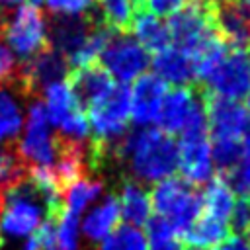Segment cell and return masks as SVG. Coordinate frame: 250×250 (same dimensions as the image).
Wrapping results in <instances>:
<instances>
[{
    "label": "cell",
    "instance_id": "obj_1",
    "mask_svg": "<svg viewBox=\"0 0 250 250\" xmlns=\"http://www.w3.org/2000/svg\"><path fill=\"white\" fill-rule=\"evenodd\" d=\"M113 158L123 160L135 182H160L178 168V143L158 127H137L115 145Z\"/></svg>",
    "mask_w": 250,
    "mask_h": 250
},
{
    "label": "cell",
    "instance_id": "obj_2",
    "mask_svg": "<svg viewBox=\"0 0 250 250\" xmlns=\"http://www.w3.org/2000/svg\"><path fill=\"white\" fill-rule=\"evenodd\" d=\"M88 109V127H90V141L113 156L115 145L125 137L127 123L131 117L129 105V90L125 84H113L105 94L96 98L86 105Z\"/></svg>",
    "mask_w": 250,
    "mask_h": 250
},
{
    "label": "cell",
    "instance_id": "obj_3",
    "mask_svg": "<svg viewBox=\"0 0 250 250\" xmlns=\"http://www.w3.org/2000/svg\"><path fill=\"white\" fill-rule=\"evenodd\" d=\"M148 197L154 215L166 219L180 240L201 215V191H197L182 178L170 176L156 182Z\"/></svg>",
    "mask_w": 250,
    "mask_h": 250
},
{
    "label": "cell",
    "instance_id": "obj_4",
    "mask_svg": "<svg viewBox=\"0 0 250 250\" xmlns=\"http://www.w3.org/2000/svg\"><path fill=\"white\" fill-rule=\"evenodd\" d=\"M178 168L182 172V180L193 188L203 186L213 178V158L205 107L199 113H195L193 119L180 133Z\"/></svg>",
    "mask_w": 250,
    "mask_h": 250
},
{
    "label": "cell",
    "instance_id": "obj_5",
    "mask_svg": "<svg viewBox=\"0 0 250 250\" xmlns=\"http://www.w3.org/2000/svg\"><path fill=\"white\" fill-rule=\"evenodd\" d=\"M43 98L49 125H55L59 129V137L74 143H86V139L90 137L88 119L70 84L66 80L53 82L43 88Z\"/></svg>",
    "mask_w": 250,
    "mask_h": 250
},
{
    "label": "cell",
    "instance_id": "obj_6",
    "mask_svg": "<svg viewBox=\"0 0 250 250\" xmlns=\"http://www.w3.org/2000/svg\"><path fill=\"white\" fill-rule=\"evenodd\" d=\"M170 33V45L184 51L189 59L217 33L215 21H213V10L209 0H197L189 2L182 10H178L174 16H170L168 23Z\"/></svg>",
    "mask_w": 250,
    "mask_h": 250
},
{
    "label": "cell",
    "instance_id": "obj_7",
    "mask_svg": "<svg viewBox=\"0 0 250 250\" xmlns=\"http://www.w3.org/2000/svg\"><path fill=\"white\" fill-rule=\"evenodd\" d=\"M2 35L8 49L14 51L23 62L49 45L47 21L41 10L31 4H21L10 18H6Z\"/></svg>",
    "mask_w": 250,
    "mask_h": 250
},
{
    "label": "cell",
    "instance_id": "obj_8",
    "mask_svg": "<svg viewBox=\"0 0 250 250\" xmlns=\"http://www.w3.org/2000/svg\"><path fill=\"white\" fill-rule=\"evenodd\" d=\"M16 150L27 168H51L57 158V135L51 133L49 119L41 102H33L27 109V125Z\"/></svg>",
    "mask_w": 250,
    "mask_h": 250
},
{
    "label": "cell",
    "instance_id": "obj_9",
    "mask_svg": "<svg viewBox=\"0 0 250 250\" xmlns=\"http://www.w3.org/2000/svg\"><path fill=\"white\" fill-rule=\"evenodd\" d=\"M209 143H244L250 129V111L238 102L211 96L203 90Z\"/></svg>",
    "mask_w": 250,
    "mask_h": 250
},
{
    "label": "cell",
    "instance_id": "obj_10",
    "mask_svg": "<svg viewBox=\"0 0 250 250\" xmlns=\"http://www.w3.org/2000/svg\"><path fill=\"white\" fill-rule=\"evenodd\" d=\"M100 66L117 80V84L137 80L150 64L148 53L129 33H113L100 53Z\"/></svg>",
    "mask_w": 250,
    "mask_h": 250
},
{
    "label": "cell",
    "instance_id": "obj_11",
    "mask_svg": "<svg viewBox=\"0 0 250 250\" xmlns=\"http://www.w3.org/2000/svg\"><path fill=\"white\" fill-rule=\"evenodd\" d=\"M205 82H207L205 92H209L211 96L230 102H238L240 98H246L250 92L248 53L229 51Z\"/></svg>",
    "mask_w": 250,
    "mask_h": 250
},
{
    "label": "cell",
    "instance_id": "obj_12",
    "mask_svg": "<svg viewBox=\"0 0 250 250\" xmlns=\"http://www.w3.org/2000/svg\"><path fill=\"white\" fill-rule=\"evenodd\" d=\"M215 29L229 51L248 53L250 49V10L240 0H209Z\"/></svg>",
    "mask_w": 250,
    "mask_h": 250
},
{
    "label": "cell",
    "instance_id": "obj_13",
    "mask_svg": "<svg viewBox=\"0 0 250 250\" xmlns=\"http://www.w3.org/2000/svg\"><path fill=\"white\" fill-rule=\"evenodd\" d=\"M205 107L203 104V90L193 86H178L170 92H166L160 113H158V129L166 135L182 133L184 127L193 119L195 113H199Z\"/></svg>",
    "mask_w": 250,
    "mask_h": 250
},
{
    "label": "cell",
    "instance_id": "obj_14",
    "mask_svg": "<svg viewBox=\"0 0 250 250\" xmlns=\"http://www.w3.org/2000/svg\"><path fill=\"white\" fill-rule=\"evenodd\" d=\"M166 84L156 74H143L129 90L131 117L139 127H150L158 121L160 105L166 96Z\"/></svg>",
    "mask_w": 250,
    "mask_h": 250
},
{
    "label": "cell",
    "instance_id": "obj_15",
    "mask_svg": "<svg viewBox=\"0 0 250 250\" xmlns=\"http://www.w3.org/2000/svg\"><path fill=\"white\" fill-rule=\"evenodd\" d=\"M150 64L154 68V74L164 84L170 82L178 88V86H193V82H195L191 59L184 51L176 49L174 45H168L166 49L156 53L152 57Z\"/></svg>",
    "mask_w": 250,
    "mask_h": 250
},
{
    "label": "cell",
    "instance_id": "obj_16",
    "mask_svg": "<svg viewBox=\"0 0 250 250\" xmlns=\"http://www.w3.org/2000/svg\"><path fill=\"white\" fill-rule=\"evenodd\" d=\"M119 217L121 213H119L117 195L104 197L102 203L92 207V211H88V215L82 221V234L86 238V244L88 246L92 244V248L98 246L119 225Z\"/></svg>",
    "mask_w": 250,
    "mask_h": 250
},
{
    "label": "cell",
    "instance_id": "obj_17",
    "mask_svg": "<svg viewBox=\"0 0 250 250\" xmlns=\"http://www.w3.org/2000/svg\"><path fill=\"white\" fill-rule=\"evenodd\" d=\"M117 203H119V213L125 219V225L131 227H141L150 219V197L148 191L143 188V184L125 178L123 186L119 189L117 195Z\"/></svg>",
    "mask_w": 250,
    "mask_h": 250
},
{
    "label": "cell",
    "instance_id": "obj_18",
    "mask_svg": "<svg viewBox=\"0 0 250 250\" xmlns=\"http://www.w3.org/2000/svg\"><path fill=\"white\" fill-rule=\"evenodd\" d=\"M131 29H133V35H135L133 39L146 53L156 55V53H160L162 49H166L170 45V33H168L166 23L160 18H156L154 14H150L143 8L135 12Z\"/></svg>",
    "mask_w": 250,
    "mask_h": 250
},
{
    "label": "cell",
    "instance_id": "obj_19",
    "mask_svg": "<svg viewBox=\"0 0 250 250\" xmlns=\"http://www.w3.org/2000/svg\"><path fill=\"white\" fill-rule=\"evenodd\" d=\"M234 191L227 184L225 178L219 174L211 178L205 184V189L201 193V213L213 219H219L223 223H229V217L234 207Z\"/></svg>",
    "mask_w": 250,
    "mask_h": 250
},
{
    "label": "cell",
    "instance_id": "obj_20",
    "mask_svg": "<svg viewBox=\"0 0 250 250\" xmlns=\"http://www.w3.org/2000/svg\"><path fill=\"white\" fill-rule=\"evenodd\" d=\"M230 236L229 230V223H223L219 219L207 217V215H199L197 221L191 225V229L186 232V236L182 238V242H188V246L191 248H215L221 242H225Z\"/></svg>",
    "mask_w": 250,
    "mask_h": 250
},
{
    "label": "cell",
    "instance_id": "obj_21",
    "mask_svg": "<svg viewBox=\"0 0 250 250\" xmlns=\"http://www.w3.org/2000/svg\"><path fill=\"white\" fill-rule=\"evenodd\" d=\"M100 21L109 31L129 33L137 8L133 0H100Z\"/></svg>",
    "mask_w": 250,
    "mask_h": 250
},
{
    "label": "cell",
    "instance_id": "obj_22",
    "mask_svg": "<svg viewBox=\"0 0 250 250\" xmlns=\"http://www.w3.org/2000/svg\"><path fill=\"white\" fill-rule=\"evenodd\" d=\"M21 129V105L8 88H0V146L18 137Z\"/></svg>",
    "mask_w": 250,
    "mask_h": 250
},
{
    "label": "cell",
    "instance_id": "obj_23",
    "mask_svg": "<svg viewBox=\"0 0 250 250\" xmlns=\"http://www.w3.org/2000/svg\"><path fill=\"white\" fill-rule=\"evenodd\" d=\"M86 250H148V242L141 229L119 223L98 246Z\"/></svg>",
    "mask_w": 250,
    "mask_h": 250
},
{
    "label": "cell",
    "instance_id": "obj_24",
    "mask_svg": "<svg viewBox=\"0 0 250 250\" xmlns=\"http://www.w3.org/2000/svg\"><path fill=\"white\" fill-rule=\"evenodd\" d=\"M100 193H102V182L100 180H90V178L78 180L76 184H72L64 191V209L74 213V215H80L84 211V207L90 201H94Z\"/></svg>",
    "mask_w": 250,
    "mask_h": 250
},
{
    "label": "cell",
    "instance_id": "obj_25",
    "mask_svg": "<svg viewBox=\"0 0 250 250\" xmlns=\"http://www.w3.org/2000/svg\"><path fill=\"white\" fill-rule=\"evenodd\" d=\"M225 180L232 188V191L236 189L240 195H250V129H248V135L244 137L240 160H238L236 168Z\"/></svg>",
    "mask_w": 250,
    "mask_h": 250
},
{
    "label": "cell",
    "instance_id": "obj_26",
    "mask_svg": "<svg viewBox=\"0 0 250 250\" xmlns=\"http://www.w3.org/2000/svg\"><path fill=\"white\" fill-rule=\"evenodd\" d=\"M229 230L234 236L250 232V195H240L234 201L232 213L229 217Z\"/></svg>",
    "mask_w": 250,
    "mask_h": 250
},
{
    "label": "cell",
    "instance_id": "obj_27",
    "mask_svg": "<svg viewBox=\"0 0 250 250\" xmlns=\"http://www.w3.org/2000/svg\"><path fill=\"white\" fill-rule=\"evenodd\" d=\"M43 4L61 18H80L92 12L94 0H43Z\"/></svg>",
    "mask_w": 250,
    "mask_h": 250
},
{
    "label": "cell",
    "instance_id": "obj_28",
    "mask_svg": "<svg viewBox=\"0 0 250 250\" xmlns=\"http://www.w3.org/2000/svg\"><path fill=\"white\" fill-rule=\"evenodd\" d=\"M4 21H6V16H4V10H0V84H6V82L12 84L18 74V61L4 41V35H2Z\"/></svg>",
    "mask_w": 250,
    "mask_h": 250
},
{
    "label": "cell",
    "instance_id": "obj_29",
    "mask_svg": "<svg viewBox=\"0 0 250 250\" xmlns=\"http://www.w3.org/2000/svg\"><path fill=\"white\" fill-rule=\"evenodd\" d=\"M184 2L186 0H145L141 8L146 10V12H150V14H154L156 18H166V16L170 18L178 10L184 8Z\"/></svg>",
    "mask_w": 250,
    "mask_h": 250
},
{
    "label": "cell",
    "instance_id": "obj_30",
    "mask_svg": "<svg viewBox=\"0 0 250 250\" xmlns=\"http://www.w3.org/2000/svg\"><path fill=\"white\" fill-rule=\"evenodd\" d=\"M148 244H150V250H182V240H180L178 236L152 240V242H148Z\"/></svg>",
    "mask_w": 250,
    "mask_h": 250
},
{
    "label": "cell",
    "instance_id": "obj_31",
    "mask_svg": "<svg viewBox=\"0 0 250 250\" xmlns=\"http://www.w3.org/2000/svg\"><path fill=\"white\" fill-rule=\"evenodd\" d=\"M213 250H250L248 248V244L244 242V238L242 236H229L225 242H221L219 246H215Z\"/></svg>",
    "mask_w": 250,
    "mask_h": 250
},
{
    "label": "cell",
    "instance_id": "obj_32",
    "mask_svg": "<svg viewBox=\"0 0 250 250\" xmlns=\"http://www.w3.org/2000/svg\"><path fill=\"white\" fill-rule=\"evenodd\" d=\"M21 0H0V10H6V8H12V6H18Z\"/></svg>",
    "mask_w": 250,
    "mask_h": 250
},
{
    "label": "cell",
    "instance_id": "obj_33",
    "mask_svg": "<svg viewBox=\"0 0 250 250\" xmlns=\"http://www.w3.org/2000/svg\"><path fill=\"white\" fill-rule=\"evenodd\" d=\"M143 2H145V0H133V4H135V8H137V10L143 6Z\"/></svg>",
    "mask_w": 250,
    "mask_h": 250
},
{
    "label": "cell",
    "instance_id": "obj_34",
    "mask_svg": "<svg viewBox=\"0 0 250 250\" xmlns=\"http://www.w3.org/2000/svg\"><path fill=\"white\" fill-rule=\"evenodd\" d=\"M246 104H248V107H246V109L250 111V92H248V96H246Z\"/></svg>",
    "mask_w": 250,
    "mask_h": 250
},
{
    "label": "cell",
    "instance_id": "obj_35",
    "mask_svg": "<svg viewBox=\"0 0 250 250\" xmlns=\"http://www.w3.org/2000/svg\"><path fill=\"white\" fill-rule=\"evenodd\" d=\"M246 244H248V248H250V232H246V240H244Z\"/></svg>",
    "mask_w": 250,
    "mask_h": 250
},
{
    "label": "cell",
    "instance_id": "obj_36",
    "mask_svg": "<svg viewBox=\"0 0 250 250\" xmlns=\"http://www.w3.org/2000/svg\"><path fill=\"white\" fill-rule=\"evenodd\" d=\"M2 199H4V193L0 191V207H2Z\"/></svg>",
    "mask_w": 250,
    "mask_h": 250
},
{
    "label": "cell",
    "instance_id": "obj_37",
    "mask_svg": "<svg viewBox=\"0 0 250 250\" xmlns=\"http://www.w3.org/2000/svg\"><path fill=\"white\" fill-rule=\"evenodd\" d=\"M186 250H201V248H191V246H188Z\"/></svg>",
    "mask_w": 250,
    "mask_h": 250
},
{
    "label": "cell",
    "instance_id": "obj_38",
    "mask_svg": "<svg viewBox=\"0 0 250 250\" xmlns=\"http://www.w3.org/2000/svg\"><path fill=\"white\" fill-rule=\"evenodd\" d=\"M2 244H4V240H2V238H0V248H2Z\"/></svg>",
    "mask_w": 250,
    "mask_h": 250
},
{
    "label": "cell",
    "instance_id": "obj_39",
    "mask_svg": "<svg viewBox=\"0 0 250 250\" xmlns=\"http://www.w3.org/2000/svg\"><path fill=\"white\" fill-rule=\"evenodd\" d=\"M248 62H250V57H248Z\"/></svg>",
    "mask_w": 250,
    "mask_h": 250
},
{
    "label": "cell",
    "instance_id": "obj_40",
    "mask_svg": "<svg viewBox=\"0 0 250 250\" xmlns=\"http://www.w3.org/2000/svg\"><path fill=\"white\" fill-rule=\"evenodd\" d=\"M191 2H197V0H191Z\"/></svg>",
    "mask_w": 250,
    "mask_h": 250
}]
</instances>
